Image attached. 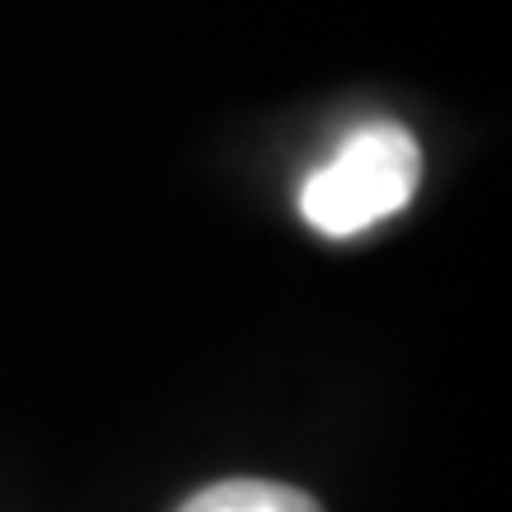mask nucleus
<instances>
[{
    "label": "nucleus",
    "instance_id": "f257e3e1",
    "mask_svg": "<svg viewBox=\"0 0 512 512\" xmlns=\"http://www.w3.org/2000/svg\"><path fill=\"white\" fill-rule=\"evenodd\" d=\"M422 152L403 124H366L313 171L299 190V214L323 238H356L399 214L418 195Z\"/></svg>",
    "mask_w": 512,
    "mask_h": 512
},
{
    "label": "nucleus",
    "instance_id": "f03ea898",
    "mask_svg": "<svg viewBox=\"0 0 512 512\" xmlns=\"http://www.w3.org/2000/svg\"><path fill=\"white\" fill-rule=\"evenodd\" d=\"M181 512H323L318 498L275 479H223L190 498Z\"/></svg>",
    "mask_w": 512,
    "mask_h": 512
}]
</instances>
